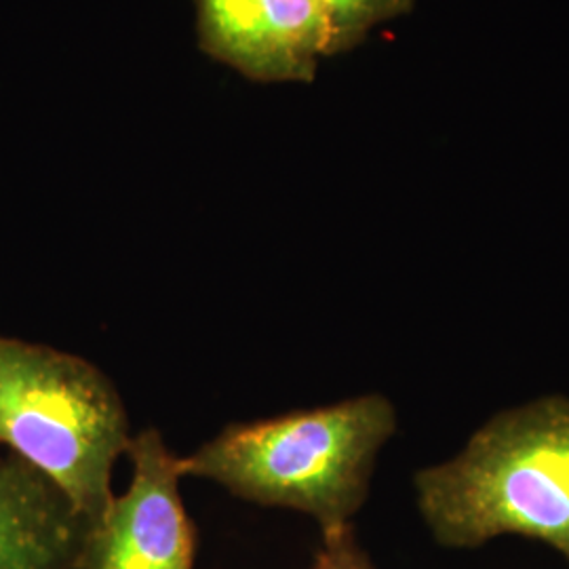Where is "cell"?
Returning a JSON list of instances; mask_svg holds the SVG:
<instances>
[{
    "mask_svg": "<svg viewBox=\"0 0 569 569\" xmlns=\"http://www.w3.org/2000/svg\"><path fill=\"white\" fill-rule=\"evenodd\" d=\"M199 47L253 82H310L338 44L317 0H194Z\"/></svg>",
    "mask_w": 569,
    "mask_h": 569,
    "instance_id": "cell-5",
    "label": "cell"
},
{
    "mask_svg": "<svg viewBox=\"0 0 569 569\" xmlns=\"http://www.w3.org/2000/svg\"><path fill=\"white\" fill-rule=\"evenodd\" d=\"M312 569H376L366 550L361 549L352 526L323 533V545L317 552Z\"/></svg>",
    "mask_w": 569,
    "mask_h": 569,
    "instance_id": "cell-8",
    "label": "cell"
},
{
    "mask_svg": "<svg viewBox=\"0 0 569 569\" xmlns=\"http://www.w3.org/2000/svg\"><path fill=\"white\" fill-rule=\"evenodd\" d=\"M131 486L87 529L77 569H192L197 529L180 493L182 458L154 428L131 437Z\"/></svg>",
    "mask_w": 569,
    "mask_h": 569,
    "instance_id": "cell-4",
    "label": "cell"
},
{
    "mask_svg": "<svg viewBox=\"0 0 569 569\" xmlns=\"http://www.w3.org/2000/svg\"><path fill=\"white\" fill-rule=\"evenodd\" d=\"M395 430V406L371 392L336 406L228 425L182 458V472L216 481L256 505L300 510L327 533L350 526L363 507L378 453Z\"/></svg>",
    "mask_w": 569,
    "mask_h": 569,
    "instance_id": "cell-2",
    "label": "cell"
},
{
    "mask_svg": "<svg viewBox=\"0 0 569 569\" xmlns=\"http://www.w3.org/2000/svg\"><path fill=\"white\" fill-rule=\"evenodd\" d=\"M331 23L338 53L355 49L367 34L411 11L413 0H317Z\"/></svg>",
    "mask_w": 569,
    "mask_h": 569,
    "instance_id": "cell-7",
    "label": "cell"
},
{
    "mask_svg": "<svg viewBox=\"0 0 569 569\" xmlns=\"http://www.w3.org/2000/svg\"><path fill=\"white\" fill-rule=\"evenodd\" d=\"M0 443L53 481L91 528L114 498L112 470L131 435L102 369L0 336Z\"/></svg>",
    "mask_w": 569,
    "mask_h": 569,
    "instance_id": "cell-3",
    "label": "cell"
},
{
    "mask_svg": "<svg viewBox=\"0 0 569 569\" xmlns=\"http://www.w3.org/2000/svg\"><path fill=\"white\" fill-rule=\"evenodd\" d=\"M418 510L448 549L526 536L569 566V399L498 411L448 462L413 477Z\"/></svg>",
    "mask_w": 569,
    "mask_h": 569,
    "instance_id": "cell-1",
    "label": "cell"
},
{
    "mask_svg": "<svg viewBox=\"0 0 569 569\" xmlns=\"http://www.w3.org/2000/svg\"><path fill=\"white\" fill-rule=\"evenodd\" d=\"M87 529L53 481L0 456V569H77Z\"/></svg>",
    "mask_w": 569,
    "mask_h": 569,
    "instance_id": "cell-6",
    "label": "cell"
}]
</instances>
